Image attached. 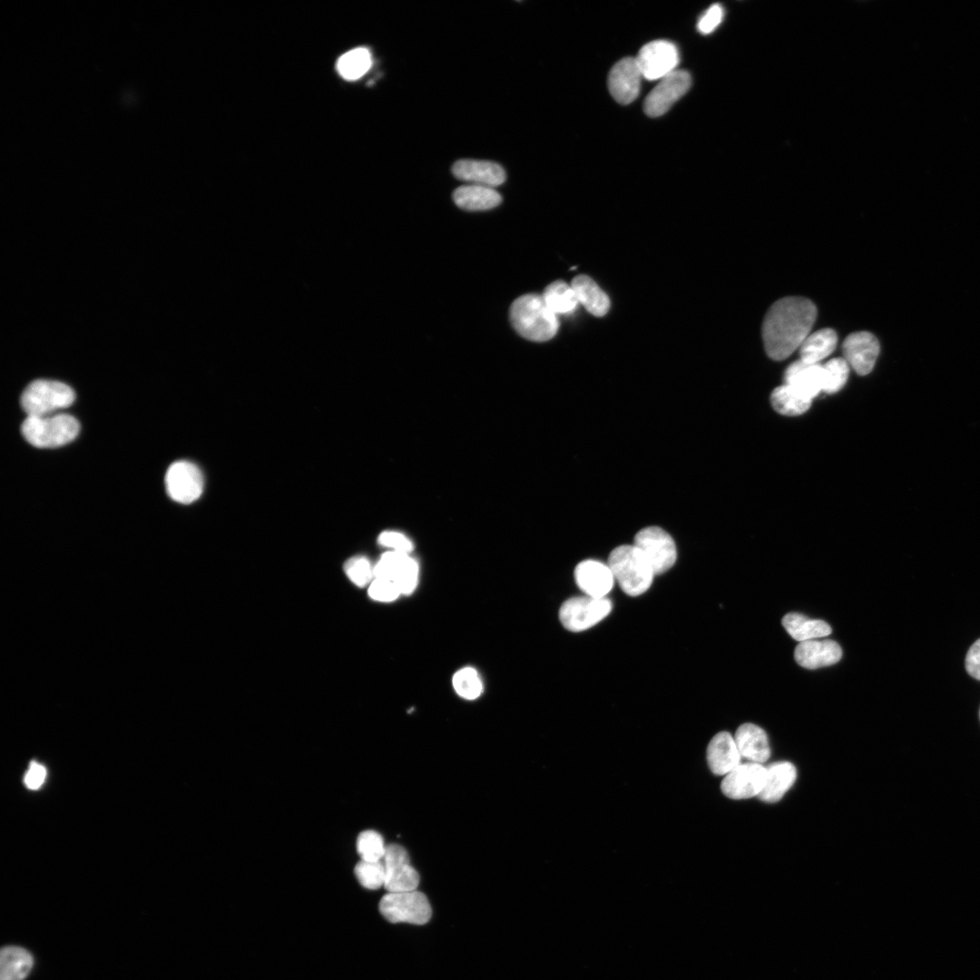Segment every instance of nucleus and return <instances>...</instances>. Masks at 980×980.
<instances>
[{
    "mask_svg": "<svg viewBox=\"0 0 980 980\" xmlns=\"http://www.w3.org/2000/svg\"><path fill=\"white\" fill-rule=\"evenodd\" d=\"M816 318L817 308L808 299L785 297L774 302L762 324L767 355L774 360L787 358L809 335Z\"/></svg>",
    "mask_w": 980,
    "mask_h": 980,
    "instance_id": "1",
    "label": "nucleus"
},
{
    "mask_svg": "<svg viewBox=\"0 0 980 980\" xmlns=\"http://www.w3.org/2000/svg\"><path fill=\"white\" fill-rule=\"evenodd\" d=\"M510 320L522 337L537 342L553 338L559 327L557 315L549 309L543 296L533 293L514 299L510 308Z\"/></svg>",
    "mask_w": 980,
    "mask_h": 980,
    "instance_id": "2",
    "label": "nucleus"
},
{
    "mask_svg": "<svg viewBox=\"0 0 980 980\" xmlns=\"http://www.w3.org/2000/svg\"><path fill=\"white\" fill-rule=\"evenodd\" d=\"M610 569L621 589L630 596L645 593L655 575L641 551L634 544H622L614 548L608 558Z\"/></svg>",
    "mask_w": 980,
    "mask_h": 980,
    "instance_id": "3",
    "label": "nucleus"
},
{
    "mask_svg": "<svg viewBox=\"0 0 980 980\" xmlns=\"http://www.w3.org/2000/svg\"><path fill=\"white\" fill-rule=\"evenodd\" d=\"M79 430L77 419L67 414L27 416L21 426L25 440L39 448L66 445L77 436Z\"/></svg>",
    "mask_w": 980,
    "mask_h": 980,
    "instance_id": "4",
    "label": "nucleus"
},
{
    "mask_svg": "<svg viewBox=\"0 0 980 980\" xmlns=\"http://www.w3.org/2000/svg\"><path fill=\"white\" fill-rule=\"evenodd\" d=\"M75 398L74 390L64 383L37 379L30 383L21 397V405L27 416H46L68 407Z\"/></svg>",
    "mask_w": 980,
    "mask_h": 980,
    "instance_id": "5",
    "label": "nucleus"
},
{
    "mask_svg": "<svg viewBox=\"0 0 980 980\" xmlns=\"http://www.w3.org/2000/svg\"><path fill=\"white\" fill-rule=\"evenodd\" d=\"M378 906L381 915L391 923L424 925L432 915L427 897L417 890L387 892L380 899Z\"/></svg>",
    "mask_w": 980,
    "mask_h": 980,
    "instance_id": "6",
    "label": "nucleus"
},
{
    "mask_svg": "<svg viewBox=\"0 0 980 980\" xmlns=\"http://www.w3.org/2000/svg\"><path fill=\"white\" fill-rule=\"evenodd\" d=\"M612 611L608 598L575 596L566 600L560 607L559 619L571 632H583L603 620Z\"/></svg>",
    "mask_w": 980,
    "mask_h": 980,
    "instance_id": "7",
    "label": "nucleus"
},
{
    "mask_svg": "<svg viewBox=\"0 0 980 980\" xmlns=\"http://www.w3.org/2000/svg\"><path fill=\"white\" fill-rule=\"evenodd\" d=\"M633 544L644 555L655 574L667 572L676 562L675 543L661 527L649 526L640 530Z\"/></svg>",
    "mask_w": 980,
    "mask_h": 980,
    "instance_id": "8",
    "label": "nucleus"
},
{
    "mask_svg": "<svg viewBox=\"0 0 980 980\" xmlns=\"http://www.w3.org/2000/svg\"><path fill=\"white\" fill-rule=\"evenodd\" d=\"M165 485L167 493L173 501L188 505L201 496L203 490V476L196 465L181 460L169 466L165 475Z\"/></svg>",
    "mask_w": 980,
    "mask_h": 980,
    "instance_id": "9",
    "label": "nucleus"
},
{
    "mask_svg": "<svg viewBox=\"0 0 980 980\" xmlns=\"http://www.w3.org/2000/svg\"><path fill=\"white\" fill-rule=\"evenodd\" d=\"M635 59L643 78L659 81L677 70L680 57L672 43L655 40L643 45Z\"/></svg>",
    "mask_w": 980,
    "mask_h": 980,
    "instance_id": "10",
    "label": "nucleus"
},
{
    "mask_svg": "<svg viewBox=\"0 0 980 980\" xmlns=\"http://www.w3.org/2000/svg\"><path fill=\"white\" fill-rule=\"evenodd\" d=\"M382 861L385 867L384 887L387 892L416 890L419 875L411 866L405 848L397 844L387 845Z\"/></svg>",
    "mask_w": 980,
    "mask_h": 980,
    "instance_id": "11",
    "label": "nucleus"
},
{
    "mask_svg": "<svg viewBox=\"0 0 980 980\" xmlns=\"http://www.w3.org/2000/svg\"><path fill=\"white\" fill-rule=\"evenodd\" d=\"M691 75L687 71L675 70L659 80L643 103V111L650 117L664 114L690 89Z\"/></svg>",
    "mask_w": 980,
    "mask_h": 980,
    "instance_id": "12",
    "label": "nucleus"
},
{
    "mask_svg": "<svg viewBox=\"0 0 980 980\" xmlns=\"http://www.w3.org/2000/svg\"><path fill=\"white\" fill-rule=\"evenodd\" d=\"M374 578L393 581L401 594H410L418 581V564L407 553H385L374 566Z\"/></svg>",
    "mask_w": 980,
    "mask_h": 980,
    "instance_id": "13",
    "label": "nucleus"
},
{
    "mask_svg": "<svg viewBox=\"0 0 980 980\" xmlns=\"http://www.w3.org/2000/svg\"><path fill=\"white\" fill-rule=\"evenodd\" d=\"M766 776L767 768L760 763L740 764L725 775L720 789L730 799H750L760 794Z\"/></svg>",
    "mask_w": 980,
    "mask_h": 980,
    "instance_id": "14",
    "label": "nucleus"
},
{
    "mask_svg": "<svg viewBox=\"0 0 980 980\" xmlns=\"http://www.w3.org/2000/svg\"><path fill=\"white\" fill-rule=\"evenodd\" d=\"M642 78L643 77L635 57H625L611 69L608 89L617 103L629 104L639 94Z\"/></svg>",
    "mask_w": 980,
    "mask_h": 980,
    "instance_id": "15",
    "label": "nucleus"
},
{
    "mask_svg": "<svg viewBox=\"0 0 980 980\" xmlns=\"http://www.w3.org/2000/svg\"><path fill=\"white\" fill-rule=\"evenodd\" d=\"M844 359L858 375L870 373L879 353L877 338L870 332L849 334L843 342Z\"/></svg>",
    "mask_w": 980,
    "mask_h": 980,
    "instance_id": "16",
    "label": "nucleus"
},
{
    "mask_svg": "<svg viewBox=\"0 0 980 980\" xmlns=\"http://www.w3.org/2000/svg\"><path fill=\"white\" fill-rule=\"evenodd\" d=\"M575 583L587 596L605 598L614 583V577L607 564L587 559L574 569Z\"/></svg>",
    "mask_w": 980,
    "mask_h": 980,
    "instance_id": "17",
    "label": "nucleus"
},
{
    "mask_svg": "<svg viewBox=\"0 0 980 980\" xmlns=\"http://www.w3.org/2000/svg\"><path fill=\"white\" fill-rule=\"evenodd\" d=\"M784 384L812 400L823 392V367L820 364H810L799 359L787 368L784 373Z\"/></svg>",
    "mask_w": 980,
    "mask_h": 980,
    "instance_id": "18",
    "label": "nucleus"
},
{
    "mask_svg": "<svg viewBox=\"0 0 980 980\" xmlns=\"http://www.w3.org/2000/svg\"><path fill=\"white\" fill-rule=\"evenodd\" d=\"M842 657L839 644L833 640H809L799 642L794 652L796 662L807 669H818L837 663Z\"/></svg>",
    "mask_w": 980,
    "mask_h": 980,
    "instance_id": "19",
    "label": "nucleus"
},
{
    "mask_svg": "<svg viewBox=\"0 0 980 980\" xmlns=\"http://www.w3.org/2000/svg\"><path fill=\"white\" fill-rule=\"evenodd\" d=\"M452 172L456 178L470 184L491 188L505 181V172L503 167L487 161L460 160L453 165Z\"/></svg>",
    "mask_w": 980,
    "mask_h": 980,
    "instance_id": "20",
    "label": "nucleus"
},
{
    "mask_svg": "<svg viewBox=\"0 0 980 980\" xmlns=\"http://www.w3.org/2000/svg\"><path fill=\"white\" fill-rule=\"evenodd\" d=\"M741 755L734 738L726 731L717 733L707 747V761L715 775H726L740 763Z\"/></svg>",
    "mask_w": 980,
    "mask_h": 980,
    "instance_id": "21",
    "label": "nucleus"
},
{
    "mask_svg": "<svg viewBox=\"0 0 980 980\" xmlns=\"http://www.w3.org/2000/svg\"><path fill=\"white\" fill-rule=\"evenodd\" d=\"M734 740L740 755L751 762L760 764L769 758L770 749L767 734L758 725H740L735 732Z\"/></svg>",
    "mask_w": 980,
    "mask_h": 980,
    "instance_id": "22",
    "label": "nucleus"
},
{
    "mask_svg": "<svg viewBox=\"0 0 980 980\" xmlns=\"http://www.w3.org/2000/svg\"><path fill=\"white\" fill-rule=\"evenodd\" d=\"M797 777L794 765L788 761L776 762L767 768L765 785L759 798L769 803L779 801L793 785Z\"/></svg>",
    "mask_w": 980,
    "mask_h": 980,
    "instance_id": "23",
    "label": "nucleus"
},
{
    "mask_svg": "<svg viewBox=\"0 0 980 980\" xmlns=\"http://www.w3.org/2000/svg\"><path fill=\"white\" fill-rule=\"evenodd\" d=\"M571 286L576 299L588 312L596 317L604 316L610 308V299L606 293L586 275L573 278Z\"/></svg>",
    "mask_w": 980,
    "mask_h": 980,
    "instance_id": "24",
    "label": "nucleus"
},
{
    "mask_svg": "<svg viewBox=\"0 0 980 980\" xmlns=\"http://www.w3.org/2000/svg\"><path fill=\"white\" fill-rule=\"evenodd\" d=\"M455 203L466 211H485L500 204L502 197L494 188L468 184L458 187L453 193Z\"/></svg>",
    "mask_w": 980,
    "mask_h": 980,
    "instance_id": "25",
    "label": "nucleus"
},
{
    "mask_svg": "<svg viewBox=\"0 0 980 980\" xmlns=\"http://www.w3.org/2000/svg\"><path fill=\"white\" fill-rule=\"evenodd\" d=\"M782 625L788 633L799 642L826 637L831 633V627L826 622L810 619L799 612L787 613L782 618Z\"/></svg>",
    "mask_w": 980,
    "mask_h": 980,
    "instance_id": "26",
    "label": "nucleus"
},
{
    "mask_svg": "<svg viewBox=\"0 0 980 980\" xmlns=\"http://www.w3.org/2000/svg\"><path fill=\"white\" fill-rule=\"evenodd\" d=\"M33 964V956L27 950L16 946H7L1 950L0 980H24Z\"/></svg>",
    "mask_w": 980,
    "mask_h": 980,
    "instance_id": "27",
    "label": "nucleus"
},
{
    "mask_svg": "<svg viewBox=\"0 0 980 980\" xmlns=\"http://www.w3.org/2000/svg\"><path fill=\"white\" fill-rule=\"evenodd\" d=\"M838 336L832 328H822L808 335L799 347L800 360L819 364L836 348Z\"/></svg>",
    "mask_w": 980,
    "mask_h": 980,
    "instance_id": "28",
    "label": "nucleus"
},
{
    "mask_svg": "<svg viewBox=\"0 0 980 980\" xmlns=\"http://www.w3.org/2000/svg\"><path fill=\"white\" fill-rule=\"evenodd\" d=\"M770 401L774 409L784 416L801 415L810 407L812 402L786 384L772 391Z\"/></svg>",
    "mask_w": 980,
    "mask_h": 980,
    "instance_id": "29",
    "label": "nucleus"
},
{
    "mask_svg": "<svg viewBox=\"0 0 980 980\" xmlns=\"http://www.w3.org/2000/svg\"><path fill=\"white\" fill-rule=\"evenodd\" d=\"M542 296L555 315L571 313L579 303L571 284L563 280L550 283Z\"/></svg>",
    "mask_w": 980,
    "mask_h": 980,
    "instance_id": "30",
    "label": "nucleus"
},
{
    "mask_svg": "<svg viewBox=\"0 0 980 980\" xmlns=\"http://www.w3.org/2000/svg\"><path fill=\"white\" fill-rule=\"evenodd\" d=\"M372 65L371 53L368 48L357 47L342 54L337 63L339 74L347 80L362 77Z\"/></svg>",
    "mask_w": 980,
    "mask_h": 980,
    "instance_id": "31",
    "label": "nucleus"
},
{
    "mask_svg": "<svg viewBox=\"0 0 980 980\" xmlns=\"http://www.w3.org/2000/svg\"><path fill=\"white\" fill-rule=\"evenodd\" d=\"M452 681L456 692L464 699L475 700L482 693V681L474 668L460 669L453 676Z\"/></svg>",
    "mask_w": 980,
    "mask_h": 980,
    "instance_id": "32",
    "label": "nucleus"
},
{
    "mask_svg": "<svg viewBox=\"0 0 980 980\" xmlns=\"http://www.w3.org/2000/svg\"><path fill=\"white\" fill-rule=\"evenodd\" d=\"M382 836L375 830H365L357 838V851L361 860L380 861L386 853Z\"/></svg>",
    "mask_w": 980,
    "mask_h": 980,
    "instance_id": "33",
    "label": "nucleus"
},
{
    "mask_svg": "<svg viewBox=\"0 0 980 980\" xmlns=\"http://www.w3.org/2000/svg\"><path fill=\"white\" fill-rule=\"evenodd\" d=\"M824 372L823 392L833 394L839 391L846 384L849 368L842 358H836L822 365Z\"/></svg>",
    "mask_w": 980,
    "mask_h": 980,
    "instance_id": "34",
    "label": "nucleus"
},
{
    "mask_svg": "<svg viewBox=\"0 0 980 980\" xmlns=\"http://www.w3.org/2000/svg\"><path fill=\"white\" fill-rule=\"evenodd\" d=\"M359 884L370 890H375L385 884V867L383 861L360 860L354 868Z\"/></svg>",
    "mask_w": 980,
    "mask_h": 980,
    "instance_id": "35",
    "label": "nucleus"
},
{
    "mask_svg": "<svg viewBox=\"0 0 980 980\" xmlns=\"http://www.w3.org/2000/svg\"><path fill=\"white\" fill-rule=\"evenodd\" d=\"M344 571L349 580L359 587L370 583L374 578V566L364 556H355L347 560Z\"/></svg>",
    "mask_w": 980,
    "mask_h": 980,
    "instance_id": "36",
    "label": "nucleus"
},
{
    "mask_svg": "<svg viewBox=\"0 0 980 980\" xmlns=\"http://www.w3.org/2000/svg\"><path fill=\"white\" fill-rule=\"evenodd\" d=\"M400 594L397 585L387 579L374 578L368 588L370 598L378 602H392Z\"/></svg>",
    "mask_w": 980,
    "mask_h": 980,
    "instance_id": "37",
    "label": "nucleus"
},
{
    "mask_svg": "<svg viewBox=\"0 0 980 980\" xmlns=\"http://www.w3.org/2000/svg\"><path fill=\"white\" fill-rule=\"evenodd\" d=\"M724 10L720 5H710L699 19L698 31L702 34L712 33L722 22Z\"/></svg>",
    "mask_w": 980,
    "mask_h": 980,
    "instance_id": "38",
    "label": "nucleus"
},
{
    "mask_svg": "<svg viewBox=\"0 0 980 980\" xmlns=\"http://www.w3.org/2000/svg\"><path fill=\"white\" fill-rule=\"evenodd\" d=\"M378 543L392 551L409 554L413 550V543L403 534L395 531H385L378 536Z\"/></svg>",
    "mask_w": 980,
    "mask_h": 980,
    "instance_id": "39",
    "label": "nucleus"
},
{
    "mask_svg": "<svg viewBox=\"0 0 980 980\" xmlns=\"http://www.w3.org/2000/svg\"><path fill=\"white\" fill-rule=\"evenodd\" d=\"M965 668L970 676L980 681V638L972 644L967 652Z\"/></svg>",
    "mask_w": 980,
    "mask_h": 980,
    "instance_id": "40",
    "label": "nucleus"
},
{
    "mask_svg": "<svg viewBox=\"0 0 980 980\" xmlns=\"http://www.w3.org/2000/svg\"><path fill=\"white\" fill-rule=\"evenodd\" d=\"M45 769L37 762H32L24 776V783L30 789H37L44 781Z\"/></svg>",
    "mask_w": 980,
    "mask_h": 980,
    "instance_id": "41",
    "label": "nucleus"
},
{
    "mask_svg": "<svg viewBox=\"0 0 980 980\" xmlns=\"http://www.w3.org/2000/svg\"><path fill=\"white\" fill-rule=\"evenodd\" d=\"M979 715H980V711H979Z\"/></svg>",
    "mask_w": 980,
    "mask_h": 980,
    "instance_id": "42",
    "label": "nucleus"
}]
</instances>
